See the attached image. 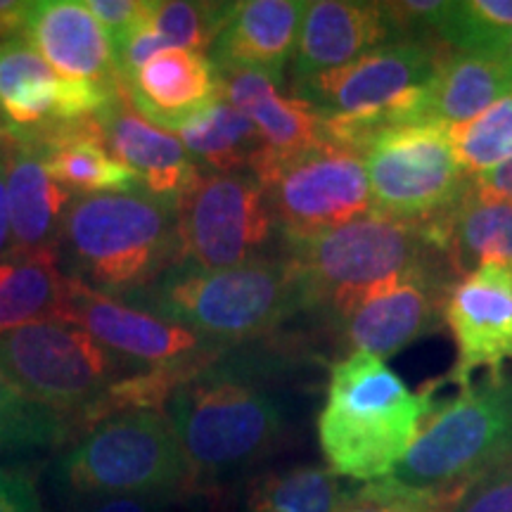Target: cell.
Wrapping results in <instances>:
<instances>
[{
    "label": "cell",
    "instance_id": "1",
    "mask_svg": "<svg viewBox=\"0 0 512 512\" xmlns=\"http://www.w3.org/2000/svg\"><path fill=\"white\" fill-rule=\"evenodd\" d=\"M444 380L413 392L382 358L351 351L330 368L318 413V444L328 470L354 482L392 477L411 451Z\"/></svg>",
    "mask_w": 512,
    "mask_h": 512
},
{
    "label": "cell",
    "instance_id": "2",
    "mask_svg": "<svg viewBox=\"0 0 512 512\" xmlns=\"http://www.w3.org/2000/svg\"><path fill=\"white\" fill-rule=\"evenodd\" d=\"M60 247L69 278L117 297L145 290L181 261L178 197L143 185L79 197L64 216Z\"/></svg>",
    "mask_w": 512,
    "mask_h": 512
},
{
    "label": "cell",
    "instance_id": "3",
    "mask_svg": "<svg viewBox=\"0 0 512 512\" xmlns=\"http://www.w3.org/2000/svg\"><path fill=\"white\" fill-rule=\"evenodd\" d=\"M124 302L226 349L264 337L294 313L306 311L302 283L287 256H261L221 271L178 261L145 290L128 294Z\"/></svg>",
    "mask_w": 512,
    "mask_h": 512
},
{
    "label": "cell",
    "instance_id": "4",
    "mask_svg": "<svg viewBox=\"0 0 512 512\" xmlns=\"http://www.w3.org/2000/svg\"><path fill=\"white\" fill-rule=\"evenodd\" d=\"M164 408L197 484L268 456L285 432L283 403L245 370L209 366L183 382Z\"/></svg>",
    "mask_w": 512,
    "mask_h": 512
},
{
    "label": "cell",
    "instance_id": "5",
    "mask_svg": "<svg viewBox=\"0 0 512 512\" xmlns=\"http://www.w3.org/2000/svg\"><path fill=\"white\" fill-rule=\"evenodd\" d=\"M55 484L72 498L140 496L169 503L197 484L169 418L140 408L100 420L55 463Z\"/></svg>",
    "mask_w": 512,
    "mask_h": 512
},
{
    "label": "cell",
    "instance_id": "6",
    "mask_svg": "<svg viewBox=\"0 0 512 512\" xmlns=\"http://www.w3.org/2000/svg\"><path fill=\"white\" fill-rule=\"evenodd\" d=\"M304 292L306 311L332 306L415 266L448 259L432 228L368 214L320 233L283 238Z\"/></svg>",
    "mask_w": 512,
    "mask_h": 512
},
{
    "label": "cell",
    "instance_id": "7",
    "mask_svg": "<svg viewBox=\"0 0 512 512\" xmlns=\"http://www.w3.org/2000/svg\"><path fill=\"white\" fill-rule=\"evenodd\" d=\"M512 460V375H489L437 406L392 479L430 491H463Z\"/></svg>",
    "mask_w": 512,
    "mask_h": 512
},
{
    "label": "cell",
    "instance_id": "8",
    "mask_svg": "<svg viewBox=\"0 0 512 512\" xmlns=\"http://www.w3.org/2000/svg\"><path fill=\"white\" fill-rule=\"evenodd\" d=\"M0 373L31 401L79 425L124 373V358L79 325L48 318L0 335Z\"/></svg>",
    "mask_w": 512,
    "mask_h": 512
},
{
    "label": "cell",
    "instance_id": "9",
    "mask_svg": "<svg viewBox=\"0 0 512 512\" xmlns=\"http://www.w3.org/2000/svg\"><path fill=\"white\" fill-rule=\"evenodd\" d=\"M249 174L266 192L280 238L320 233L373 214L363 155L320 143L294 155L266 147Z\"/></svg>",
    "mask_w": 512,
    "mask_h": 512
},
{
    "label": "cell",
    "instance_id": "10",
    "mask_svg": "<svg viewBox=\"0 0 512 512\" xmlns=\"http://www.w3.org/2000/svg\"><path fill=\"white\" fill-rule=\"evenodd\" d=\"M373 211L387 219L434 228L470 188L448 128L399 126L363 152Z\"/></svg>",
    "mask_w": 512,
    "mask_h": 512
},
{
    "label": "cell",
    "instance_id": "11",
    "mask_svg": "<svg viewBox=\"0 0 512 512\" xmlns=\"http://www.w3.org/2000/svg\"><path fill=\"white\" fill-rule=\"evenodd\" d=\"M275 230L266 192L249 171H200L178 200L181 261L204 271L261 259Z\"/></svg>",
    "mask_w": 512,
    "mask_h": 512
},
{
    "label": "cell",
    "instance_id": "12",
    "mask_svg": "<svg viewBox=\"0 0 512 512\" xmlns=\"http://www.w3.org/2000/svg\"><path fill=\"white\" fill-rule=\"evenodd\" d=\"M456 280L451 261L437 259L349 294L325 316L351 351H368L387 361L441 330Z\"/></svg>",
    "mask_w": 512,
    "mask_h": 512
},
{
    "label": "cell",
    "instance_id": "13",
    "mask_svg": "<svg viewBox=\"0 0 512 512\" xmlns=\"http://www.w3.org/2000/svg\"><path fill=\"white\" fill-rule=\"evenodd\" d=\"M60 320L79 325L102 347L128 361L145 363L152 370L214 366L226 347L207 342L183 325L157 313L128 304L124 299L93 290L72 278Z\"/></svg>",
    "mask_w": 512,
    "mask_h": 512
},
{
    "label": "cell",
    "instance_id": "14",
    "mask_svg": "<svg viewBox=\"0 0 512 512\" xmlns=\"http://www.w3.org/2000/svg\"><path fill=\"white\" fill-rule=\"evenodd\" d=\"M119 91L64 79L24 38L0 41V131L10 138L31 140L67 121L98 117Z\"/></svg>",
    "mask_w": 512,
    "mask_h": 512
},
{
    "label": "cell",
    "instance_id": "15",
    "mask_svg": "<svg viewBox=\"0 0 512 512\" xmlns=\"http://www.w3.org/2000/svg\"><path fill=\"white\" fill-rule=\"evenodd\" d=\"M444 325L458 349L444 382L463 392L477 370L501 375L503 363H512V266L491 261L460 275L448 292Z\"/></svg>",
    "mask_w": 512,
    "mask_h": 512
},
{
    "label": "cell",
    "instance_id": "16",
    "mask_svg": "<svg viewBox=\"0 0 512 512\" xmlns=\"http://www.w3.org/2000/svg\"><path fill=\"white\" fill-rule=\"evenodd\" d=\"M24 41L69 81L117 93L121 81L112 38L79 0H38L31 5Z\"/></svg>",
    "mask_w": 512,
    "mask_h": 512
},
{
    "label": "cell",
    "instance_id": "17",
    "mask_svg": "<svg viewBox=\"0 0 512 512\" xmlns=\"http://www.w3.org/2000/svg\"><path fill=\"white\" fill-rule=\"evenodd\" d=\"M399 38L384 3L313 0L306 3L299 27L292 55V83L344 67Z\"/></svg>",
    "mask_w": 512,
    "mask_h": 512
},
{
    "label": "cell",
    "instance_id": "18",
    "mask_svg": "<svg viewBox=\"0 0 512 512\" xmlns=\"http://www.w3.org/2000/svg\"><path fill=\"white\" fill-rule=\"evenodd\" d=\"M95 119L112 157L136 171L140 185L152 195L181 200L183 192L200 176L178 136L140 117L128 102L124 86Z\"/></svg>",
    "mask_w": 512,
    "mask_h": 512
},
{
    "label": "cell",
    "instance_id": "19",
    "mask_svg": "<svg viewBox=\"0 0 512 512\" xmlns=\"http://www.w3.org/2000/svg\"><path fill=\"white\" fill-rule=\"evenodd\" d=\"M306 12L302 0H245L235 3L228 24L211 46L216 69H252L285 79V64L297 48Z\"/></svg>",
    "mask_w": 512,
    "mask_h": 512
},
{
    "label": "cell",
    "instance_id": "20",
    "mask_svg": "<svg viewBox=\"0 0 512 512\" xmlns=\"http://www.w3.org/2000/svg\"><path fill=\"white\" fill-rule=\"evenodd\" d=\"M124 93L140 117L174 133L185 119L219 98V72L207 55L169 48L124 83Z\"/></svg>",
    "mask_w": 512,
    "mask_h": 512
},
{
    "label": "cell",
    "instance_id": "21",
    "mask_svg": "<svg viewBox=\"0 0 512 512\" xmlns=\"http://www.w3.org/2000/svg\"><path fill=\"white\" fill-rule=\"evenodd\" d=\"M8 145V202L10 228L17 256L57 254L62 223L72 204V192L50 178L43 155L34 145L10 138Z\"/></svg>",
    "mask_w": 512,
    "mask_h": 512
},
{
    "label": "cell",
    "instance_id": "22",
    "mask_svg": "<svg viewBox=\"0 0 512 512\" xmlns=\"http://www.w3.org/2000/svg\"><path fill=\"white\" fill-rule=\"evenodd\" d=\"M219 91L245 114L275 155H294L323 140V117L294 95H283V81L252 69H216Z\"/></svg>",
    "mask_w": 512,
    "mask_h": 512
},
{
    "label": "cell",
    "instance_id": "23",
    "mask_svg": "<svg viewBox=\"0 0 512 512\" xmlns=\"http://www.w3.org/2000/svg\"><path fill=\"white\" fill-rule=\"evenodd\" d=\"M43 155L50 178L69 192L105 195L138 188L140 178L107 150L105 136L95 117L67 121L41 136L22 140Z\"/></svg>",
    "mask_w": 512,
    "mask_h": 512
},
{
    "label": "cell",
    "instance_id": "24",
    "mask_svg": "<svg viewBox=\"0 0 512 512\" xmlns=\"http://www.w3.org/2000/svg\"><path fill=\"white\" fill-rule=\"evenodd\" d=\"M508 93L512 79L501 57L446 50L427 86V119L444 128L467 124Z\"/></svg>",
    "mask_w": 512,
    "mask_h": 512
},
{
    "label": "cell",
    "instance_id": "25",
    "mask_svg": "<svg viewBox=\"0 0 512 512\" xmlns=\"http://www.w3.org/2000/svg\"><path fill=\"white\" fill-rule=\"evenodd\" d=\"M432 230L458 278L491 261L512 266V204L484 200L467 188Z\"/></svg>",
    "mask_w": 512,
    "mask_h": 512
},
{
    "label": "cell",
    "instance_id": "26",
    "mask_svg": "<svg viewBox=\"0 0 512 512\" xmlns=\"http://www.w3.org/2000/svg\"><path fill=\"white\" fill-rule=\"evenodd\" d=\"M174 136L188 150L197 169L214 174L252 171L254 162L266 150L256 126L228 100H223L221 93L204 110L185 119Z\"/></svg>",
    "mask_w": 512,
    "mask_h": 512
},
{
    "label": "cell",
    "instance_id": "27",
    "mask_svg": "<svg viewBox=\"0 0 512 512\" xmlns=\"http://www.w3.org/2000/svg\"><path fill=\"white\" fill-rule=\"evenodd\" d=\"M69 278L57 254H29L0 264V335L38 320L60 318Z\"/></svg>",
    "mask_w": 512,
    "mask_h": 512
},
{
    "label": "cell",
    "instance_id": "28",
    "mask_svg": "<svg viewBox=\"0 0 512 512\" xmlns=\"http://www.w3.org/2000/svg\"><path fill=\"white\" fill-rule=\"evenodd\" d=\"M342 496L339 477L328 467L294 465L261 477L245 512H337Z\"/></svg>",
    "mask_w": 512,
    "mask_h": 512
},
{
    "label": "cell",
    "instance_id": "29",
    "mask_svg": "<svg viewBox=\"0 0 512 512\" xmlns=\"http://www.w3.org/2000/svg\"><path fill=\"white\" fill-rule=\"evenodd\" d=\"M512 36V0H448L437 38L453 53L498 55Z\"/></svg>",
    "mask_w": 512,
    "mask_h": 512
},
{
    "label": "cell",
    "instance_id": "30",
    "mask_svg": "<svg viewBox=\"0 0 512 512\" xmlns=\"http://www.w3.org/2000/svg\"><path fill=\"white\" fill-rule=\"evenodd\" d=\"M74 422L31 401L0 373V453L36 451L69 439Z\"/></svg>",
    "mask_w": 512,
    "mask_h": 512
},
{
    "label": "cell",
    "instance_id": "31",
    "mask_svg": "<svg viewBox=\"0 0 512 512\" xmlns=\"http://www.w3.org/2000/svg\"><path fill=\"white\" fill-rule=\"evenodd\" d=\"M235 3L204 0H152L147 24L166 48L207 53L233 15Z\"/></svg>",
    "mask_w": 512,
    "mask_h": 512
},
{
    "label": "cell",
    "instance_id": "32",
    "mask_svg": "<svg viewBox=\"0 0 512 512\" xmlns=\"http://www.w3.org/2000/svg\"><path fill=\"white\" fill-rule=\"evenodd\" d=\"M458 162L470 176L512 159V93L467 124L448 128Z\"/></svg>",
    "mask_w": 512,
    "mask_h": 512
},
{
    "label": "cell",
    "instance_id": "33",
    "mask_svg": "<svg viewBox=\"0 0 512 512\" xmlns=\"http://www.w3.org/2000/svg\"><path fill=\"white\" fill-rule=\"evenodd\" d=\"M460 491L413 489L392 477L344 489L337 512H451Z\"/></svg>",
    "mask_w": 512,
    "mask_h": 512
},
{
    "label": "cell",
    "instance_id": "34",
    "mask_svg": "<svg viewBox=\"0 0 512 512\" xmlns=\"http://www.w3.org/2000/svg\"><path fill=\"white\" fill-rule=\"evenodd\" d=\"M451 512H512V460L472 479Z\"/></svg>",
    "mask_w": 512,
    "mask_h": 512
},
{
    "label": "cell",
    "instance_id": "35",
    "mask_svg": "<svg viewBox=\"0 0 512 512\" xmlns=\"http://www.w3.org/2000/svg\"><path fill=\"white\" fill-rule=\"evenodd\" d=\"M83 3L105 27L114 43L126 36L138 22H143L152 0H83Z\"/></svg>",
    "mask_w": 512,
    "mask_h": 512
},
{
    "label": "cell",
    "instance_id": "36",
    "mask_svg": "<svg viewBox=\"0 0 512 512\" xmlns=\"http://www.w3.org/2000/svg\"><path fill=\"white\" fill-rule=\"evenodd\" d=\"M0 512H43L41 496L27 472L0 465Z\"/></svg>",
    "mask_w": 512,
    "mask_h": 512
},
{
    "label": "cell",
    "instance_id": "37",
    "mask_svg": "<svg viewBox=\"0 0 512 512\" xmlns=\"http://www.w3.org/2000/svg\"><path fill=\"white\" fill-rule=\"evenodd\" d=\"M164 501L140 496H88L72 498L69 512H159Z\"/></svg>",
    "mask_w": 512,
    "mask_h": 512
},
{
    "label": "cell",
    "instance_id": "38",
    "mask_svg": "<svg viewBox=\"0 0 512 512\" xmlns=\"http://www.w3.org/2000/svg\"><path fill=\"white\" fill-rule=\"evenodd\" d=\"M470 188L475 195L484 197V200L512 204V159L472 176Z\"/></svg>",
    "mask_w": 512,
    "mask_h": 512
},
{
    "label": "cell",
    "instance_id": "39",
    "mask_svg": "<svg viewBox=\"0 0 512 512\" xmlns=\"http://www.w3.org/2000/svg\"><path fill=\"white\" fill-rule=\"evenodd\" d=\"M17 259L15 242L10 228V202H8V145L5 133L0 131V264Z\"/></svg>",
    "mask_w": 512,
    "mask_h": 512
},
{
    "label": "cell",
    "instance_id": "40",
    "mask_svg": "<svg viewBox=\"0 0 512 512\" xmlns=\"http://www.w3.org/2000/svg\"><path fill=\"white\" fill-rule=\"evenodd\" d=\"M34 3H22V0H0V41H12V38H24L29 12Z\"/></svg>",
    "mask_w": 512,
    "mask_h": 512
},
{
    "label": "cell",
    "instance_id": "41",
    "mask_svg": "<svg viewBox=\"0 0 512 512\" xmlns=\"http://www.w3.org/2000/svg\"><path fill=\"white\" fill-rule=\"evenodd\" d=\"M498 57H501L505 72H508V76L512 79V36L505 41V46L501 48V53H498Z\"/></svg>",
    "mask_w": 512,
    "mask_h": 512
}]
</instances>
